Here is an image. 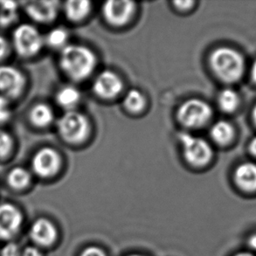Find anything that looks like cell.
<instances>
[{"instance_id":"1","label":"cell","mask_w":256,"mask_h":256,"mask_svg":"<svg viewBox=\"0 0 256 256\" xmlns=\"http://www.w3.org/2000/svg\"><path fill=\"white\" fill-rule=\"evenodd\" d=\"M60 66L68 76L76 80L86 79L92 74L96 58L90 48L82 45L68 44L60 50Z\"/></svg>"},{"instance_id":"2","label":"cell","mask_w":256,"mask_h":256,"mask_svg":"<svg viewBox=\"0 0 256 256\" xmlns=\"http://www.w3.org/2000/svg\"><path fill=\"white\" fill-rule=\"evenodd\" d=\"M10 38L12 51L21 60L38 56L45 48L44 34L31 22H20L12 29Z\"/></svg>"},{"instance_id":"3","label":"cell","mask_w":256,"mask_h":256,"mask_svg":"<svg viewBox=\"0 0 256 256\" xmlns=\"http://www.w3.org/2000/svg\"><path fill=\"white\" fill-rule=\"evenodd\" d=\"M210 64L215 74L226 82L239 80L245 66L240 52L229 48H220L212 52Z\"/></svg>"},{"instance_id":"4","label":"cell","mask_w":256,"mask_h":256,"mask_svg":"<svg viewBox=\"0 0 256 256\" xmlns=\"http://www.w3.org/2000/svg\"><path fill=\"white\" fill-rule=\"evenodd\" d=\"M28 86L24 70L9 62L0 64V96L14 104L24 97Z\"/></svg>"},{"instance_id":"5","label":"cell","mask_w":256,"mask_h":256,"mask_svg":"<svg viewBox=\"0 0 256 256\" xmlns=\"http://www.w3.org/2000/svg\"><path fill=\"white\" fill-rule=\"evenodd\" d=\"M57 130L65 141L80 142L86 138L90 124L86 116L80 112L66 111L57 122Z\"/></svg>"},{"instance_id":"6","label":"cell","mask_w":256,"mask_h":256,"mask_svg":"<svg viewBox=\"0 0 256 256\" xmlns=\"http://www.w3.org/2000/svg\"><path fill=\"white\" fill-rule=\"evenodd\" d=\"M62 160L59 153L50 146L38 148L31 156L29 169L34 176L49 178L59 172Z\"/></svg>"},{"instance_id":"7","label":"cell","mask_w":256,"mask_h":256,"mask_svg":"<svg viewBox=\"0 0 256 256\" xmlns=\"http://www.w3.org/2000/svg\"><path fill=\"white\" fill-rule=\"evenodd\" d=\"M212 110L209 104L200 99H189L178 110V121L187 128H200L210 121Z\"/></svg>"},{"instance_id":"8","label":"cell","mask_w":256,"mask_h":256,"mask_svg":"<svg viewBox=\"0 0 256 256\" xmlns=\"http://www.w3.org/2000/svg\"><path fill=\"white\" fill-rule=\"evenodd\" d=\"M178 139L188 163L194 166H203L211 160L212 150L204 139L184 132L180 133Z\"/></svg>"},{"instance_id":"9","label":"cell","mask_w":256,"mask_h":256,"mask_svg":"<svg viewBox=\"0 0 256 256\" xmlns=\"http://www.w3.org/2000/svg\"><path fill=\"white\" fill-rule=\"evenodd\" d=\"M24 214L20 208L12 202L0 203V239L10 240L20 232Z\"/></svg>"},{"instance_id":"10","label":"cell","mask_w":256,"mask_h":256,"mask_svg":"<svg viewBox=\"0 0 256 256\" xmlns=\"http://www.w3.org/2000/svg\"><path fill=\"white\" fill-rule=\"evenodd\" d=\"M22 12L32 24H49L59 15L60 4L58 1L21 2Z\"/></svg>"},{"instance_id":"11","label":"cell","mask_w":256,"mask_h":256,"mask_svg":"<svg viewBox=\"0 0 256 256\" xmlns=\"http://www.w3.org/2000/svg\"><path fill=\"white\" fill-rule=\"evenodd\" d=\"M135 12V4L132 1H108L102 6L104 17L114 26L126 24Z\"/></svg>"},{"instance_id":"12","label":"cell","mask_w":256,"mask_h":256,"mask_svg":"<svg viewBox=\"0 0 256 256\" xmlns=\"http://www.w3.org/2000/svg\"><path fill=\"white\" fill-rule=\"evenodd\" d=\"M94 91L98 96L111 99L118 96L122 90V82L116 74L105 70L97 76L94 82Z\"/></svg>"},{"instance_id":"13","label":"cell","mask_w":256,"mask_h":256,"mask_svg":"<svg viewBox=\"0 0 256 256\" xmlns=\"http://www.w3.org/2000/svg\"><path fill=\"white\" fill-rule=\"evenodd\" d=\"M29 236L36 246H49L56 242L58 232L52 222L45 218L36 220L32 224Z\"/></svg>"},{"instance_id":"14","label":"cell","mask_w":256,"mask_h":256,"mask_svg":"<svg viewBox=\"0 0 256 256\" xmlns=\"http://www.w3.org/2000/svg\"><path fill=\"white\" fill-rule=\"evenodd\" d=\"M28 121L32 127L46 128L54 122L56 114L52 108L45 102H36L29 108L26 114Z\"/></svg>"},{"instance_id":"15","label":"cell","mask_w":256,"mask_h":256,"mask_svg":"<svg viewBox=\"0 0 256 256\" xmlns=\"http://www.w3.org/2000/svg\"><path fill=\"white\" fill-rule=\"evenodd\" d=\"M34 175L28 167L15 166L10 168L6 174V184L14 192H24L31 186Z\"/></svg>"},{"instance_id":"16","label":"cell","mask_w":256,"mask_h":256,"mask_svg":"<svg viewBox=\"0 0 256 256\" xmlns=\"http://www.w3.org/2000/svg\"><path fill=\"white\" fill-rule=\"evenodd\" d=\"M21 2L0 1V29H14L20 23Z\"/></svg>"},{"instance_id":"17","label":"cell","mask_w":256,"mask_h":256,"mask_svg":"<svg viewBox=\"0 0 256 256\" xmlns=\"http://www.w3.org/2000/svg\"><path fill=\"white\" fill-rule=\"evenodd\" d=\"M234 180L238 186L245 190H256V164L244 163L240 164L234 173Z\"/></svg>"},{"instance_id":"18","label":"cell","mask_w":256,"mask_h":256,"mask_svg":"<svg viewBox=\"0 0 256 256\" xmlns=\"http://www.w3.org/2000/svg\"><path fill=\"white\" fill-rule=\"evenodd\" d=\"M17 150V140L8 128H0V164L9 162Z\"/></svg>"},{"instance_id":"19","label":"cell","mask_w":256,"mask_h":256,"mask_svg":"<svg viewBox=\"0 0 256 256\" xmlns=\"http://www.w3.org/2000/svg\"><path fill=\"white\" fill-rule=\"evenodd\" d=\"M80 100V90L74 86H64L60 88L56 96V100L60 107L66 110H72Z\"/></svg>"},{"instance_id":"20","label":"cell","mask_w":256,"mask_h":256,"mask_svg":"<svg viewBox=\"0 0 256 256\" xmlns=\"http://www.w3.org/2000/svg\"><path fill=\"white\" fill-rule=\"evenodd\" d=\"M91 9V3L85 0L68 1L63 7L66 18L72 21H80L88 16Z\"/></svg>"},{"instance_id":"21","label":"cell","mask_w":256,"mask_h":256,"mask_svg":"<svg viewBox=\"0 0 256 256\" xmlns=\"http://www.w3.org/2000/svg\"><path fill=\"white\" fill-rule=\"evenodd\" d=\"M210 136L218 144H226L234 138V130L228 122L218 121L212 126Z\"/></svg>"},{"instance_id":"22","label":"cell","mask_w":256,"mask_h":256,"mask_svg":"<svg viewBox=\"0 0 256 256\" xmlns=\"http://www.w3.org/2000/svg\"><path fill=\"white\" fill-rule=\"evenodd\" d=\"M45 46L50 48L62 50L68 45V32L65 28H54L44 35Z\"/></svg>"},{"instance_id":"23","label":"cell","mask_w":256,"mask_h":256,"mask_svg":"<svg viewBox=\"0 0 256 256\" xmlns=\"http://www.w3.org/2000/svg\"><path fill=\"white\" fill-rule=\"evenodd\" d=\"M239 96L232 88H225L218 94V107L226 113H231L236 110L239 106Z\"/></svg>"},{"instance_id":"24","label":"cell","mask_w":256,"mask_h":256,"mask_svg":"<svg viewBox=\"0 0 256 256\" xmlns=\"http://www.w3.org/2000/svg\"><path fill=\"white\" fill-rule=\"evenodd\" d=\"M124 104L130 112H138L144 107L146 98L138 90H128L124 97Z\"/></svg>"},{"instance_id":"25","label":"cell","mask_w":256,"mask_h":256,"mask_svg":"<svg viewBox=\"0 0 256 256\" xmlns=\"http://www.w3.org/2000/svg\"><path fill=\"white\" fill-rule=\"evenodd\" d=\"M14 104L0 96V128H6L12 119Z\"/></svg>"},{"instance_id":"26","label":"cell","mask_w":256,"mask_h":256,"mask_svg":"<svg viewBox=\"0 0 256 256\" xmlns=\"http://www.w3.org/2000/svg\"><path fill=\"white\" fill-rule=\"evenodd\" d=\"M12 54L14 51L10 38L0 34V64L8 62Z\"/></svg>"},{"instance_id":"27","label":"cell","mask_w":256,"mask_h":256,"mask_svg":"<svg viewBox=\"0 0 256 256\" xmlns=\"http://www.w3.org/2000/svg\"><path fill=\"white\" fill-rule=\"evenodd\" d=\"M21 252L22 250L18 243L9 242L0 250V256H21Z\"/></svg>"},{"instance_id":"28","label":"cell","mask_w":256,"mask_h":256,"mask_svg":"<svg viewBox=\"0 0 256 256\" xmlns=\"http://www.w3.org/2000/svg\"><path fill=\"white\" fill-rule=\"evenodd\" d=\"M21 256H43V254L38 246H28L22 250Z\"/></svg>"},{"instance_id":"29","label":"cell","mask_w":256,"mask_h":256,"mask_svg":"<svg viewBox=\"0 0 256 256\" xmlns=\"http://www.w3.org/2000/svg\"><path fill=\"white\" fill-rule=\"evenodd\" d=\"M80 256H107V254L98 248L90 246L84 250Z\"/></svg>"},{"instance_id":"30","label":"cell","mask_w":256,"mask_h":256,"mask_svg":"<svg viewBox=\"0 0 256 256\" xmlns=\"http://www.w3.org/2000/svg\"><path fill=\"white\" fill-rule=\"evenodd\" d=\"M175 4L180 9H186L192 4V2H190V1H178V2H176Z\"/></svg>"},{"instance_id":"31","label":"cell","mask_w":256,"mask_h":256,"mask_svg":"<svg viewBox=\"0 0 256 256\" xmlns=\"http://www.w3.org/2000/svg\"><path fill=\"white\" fill-rule=\"evenodd\" d=\"M250 152L253 153V155L256 156V138L252 139V141L250 142Z\"/></svg>"},{"instance_id":"32","label":"cell","mask_w":256,"mask_h":256,"mask_svg":"<svg viewBox=\"0 0 256 256\" xmlns=\"http://www.w3.org/2000/svg\"><path fill=\"white\" fill-rule=\"evenodd\" d=\"M251 76H252L254 82L256 84V60L254 63L252 68H251Z\"/></svg>"},{"instance_id":"33","label":"cell","mask_w":256,"mask_h":256,"mask_svg":"<svg viewBox=\"0 0 256 256\" xmlns=\"http://www.w3.org/2000/svg\"><path fill=\"white\" fill-rule=\"evenodd\" d=\"M250 245L254 250L256 251V236H253L250 238Z\"/></svg>"},{"instance_id":"34","label":"cell","mask_w":256,"mask_h":256,"mask_svg":"<svg viewBox=\"0 0 256 256\" xmlns=\"http://www.w3.org/2000/svg\"><path fill=\"white\" fill-rule=\"evenodd\" d=\"M236 256H254L253 254H251L248 253H240L238 254H236Z\"/></svg>"},{"instance_id":"35","label":"cell","mask_w":256,"mask_h":256,"mask_svg":"<svg viewBox=\"0 0 256 256\" xmlns=\"http://www.w3.org/2000/svg\"><path fill=\"white\" fill-rule=\"evenodd\" d=\"M253 116H254V122H256V107H254V110Z\"/></svg>"},{"instance_id":"36","label":"cell","mask_w":256,"mask_h":256,"mask_svg":"<svg viewBox=\"0 0 256 256\" xmlns=\"http://www.w3.org/2000/svg\"><path fill=\"white\" fill-rule=\"evenodd\" d=\"M140 256V254H132V256Z\"/></svg>"}]
</instances>
